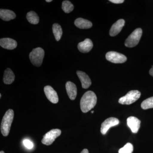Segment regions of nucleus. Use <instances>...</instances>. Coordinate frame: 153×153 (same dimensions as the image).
<instances>
[{
    "instance_id": "nucleus-1",
    "label": "nucleus",
    "mask_w": 153,
    "mask_h": 153,
    "mask_svg": "<svg viewBox=\"0 0 153 153\" xmlns=\"http://www.w3.org/2000/svg\"><path fill=\"white\" fill-rule=\"evenodd\" d=\"M97 97L93 91L85 92L80 100V108L82 112L87 113L92 109L97 103Z\"/></svg>"
},
{
    "instance_id": "nucleus-2",
    "label": "nucleus",
    "mask_w": 153,
    "mask_h": 153,
    "mask_svg": "<svg viewBox=\"0 0 153 153\" xmlns=\"http://www.w3.org/2000/svg\"><path fill=\"white\" fill-rule=\"evenodd\" d=\"M14 116L13 110L10 109L7 111L3 117L1 123V130L4 136H7L9 135L11 125L13 120Z\"/></svg>"
},
{
    "instance_id": "nucleus-3",
    "label": "nucleus",
    "mask_w": 153,
    "mask_h": 153,
    "mask_svg": "<svg viewBox=\"0 0 153 153\" xmlns=\"http://www.w3.org/2000/svg\"><path fill=\"white\" fill-rule=\"evenodd\" d=\"M44 55L45 52L44 50L41 47L33 49L29 55L31 63L37 67L41 66L43 63Z\"/></svg>"
},
{
    "instance_id": "nucleus-4",
    "label": "nucleus",
    "mask_w": 153,
    "mask_h": 153,
    "mask_svg": "<svg viewBox=\"0 0 153 153\" xmlns=\"http://www.w3.org/2000/svg\"><path fill=\"white\" fill-rule=\"evenodd\" d=\"M142 34L143 31L141 28H137L134 30L126 40L125 45L126 47L131 48L137 46L139 42Z\"/></svg>"
},
{
    "instance_id": "nucleus-5",
    "label": "nucleus",
    "mask_w": 153,
    "mask_h": 153,
    "mask_svg": "<svg viewBox=\"0 0 153 153\" xmlns=\"http://www.w3.org/2000/svg\"><path fill=\"white\" fill-rule=\"evenodd\" d=\"M140 96V92L139 91H130L125 96L119 99V102L123 105L131 104L138 100Z\"/></svg>"
},
{
    "instance_id": "nucleus-6",
    "label": "nucleus",
    "mask_w": 153,
    "mask_h": 153,
    "mask_svg": "<svg viewBox=\"0 0 153 153\" xmlns=\"http://www.w3.org/2000/svg\"><path fill=\"white\" fill-rule=\"evenodd\" d=\"M61 134V131L59 129H53L48 131L43 137L42 143L44 144L49 146L55 141V139Z\"/></svg>"
},
{
    "instance_id": "nucleus-7",
    "label": "nucleus",
    "mask_w": 153,
    "mask_h": 153,
    "mask_svg": "<svg viewBox=\"0 0 153 153\" xmlns=\"http://www.w3.org/2000/svg\"><path fill=\"white\" fill-rule=\"evenodd\" d=\"M106 60L114 63H122L125 62L127 60V57L125 55L118 52H109L105 55Z\"/></svg>"
},
{
    "instance_id": "nucleus-8",
    "label": "nucleus",
    "mask_w": 153,
    "mask_h": 153,
    "mask_svg": "<svg viewBox=\"0 0 153 153\" xmlns=\"http://www.w3.org/2000/svg\"><path fill=\"white\" fill-rule=\"evenodd\" d=\"M119 123V120L115 117H109L107 119L102 123L100 131L102 134H106L110 128L117 125Z\"/></svg>"
},
{
    "instance_id": "nucleus-9",
    "label": "nucleus",
    "mask_w": 153,
    "mask_h": 153,
    "mask_svg": "<svg viewBox=\"0 0 153 153\" xmlns=\"http://www.w3.org/2000/svg\"><path fill=\"white\" fill-rule=\"evenodd\" d=\"M44 91L47 99L54 104L58 102L59 99L56 91L50 85H47L44 88Z\"/></svg>"
},
{
    "instance_id": "nucleus-10",
    "label": "nucleus",
    "mask_w": 153,
    "mask_h": 153,
    "mask_svg": "<svg viewBox=\"0 0 153 153\" xmlns=\"http://www.w3.org/2000/svg\"><path fill=\"white\" fill-rule=\"evenodd\" d=\"M128 126L130 128L134 133H137L138 131L140 126L141 121L137 118L134 117H130L127 120Z\"/></svg>"
},
{
    "instance_id": "nucleus-11",
    "label": "nucleus",
    "mask_w": 153,
    "mask_h": 153,
    "mask_svg": "<svg viewBox=\"0 0 153 153\" xmlns=\"http://www.w3.org/2000/svg\"><path fill=\"white\" fill-rule=\"evenodd\" d=\"M125 22L123 19H121L118 20L112 25L109 31L110 36H115L117 35L122 30V28L124 26Z\"/></svg>"
},
{
    "instance_id": "nucleus-12",
    "label": "nucleus",
    "mask_w": 153,
    "mask_h": 153,
    "mask_svg": "<svg viewBox=\"0 0 153 153\" xmlns=\"http://www.w3.org/2000/svg\"><path fill=\"white\" fill-rule=\"evenodd\" d=\"M93 47V43L90 39H85L84 41L80 42L77 45L78 50L82 53H88L90 52Z\"/></svg>"
},
{
    "instance_id": "nucleus-13",
    "label": "nucleus",
    "mask_w": 153,
    "mask_h": 153,
    "mask_svg": "<svg viewBox=\"0 0 153 153\" xmlns=\"http://www.w3.org/2000/svg\"><path fill=\"white\" fill-rule=\"evenodd\" d=\"M76 74L81 81L82 88L86 89L90 87L91 84V80L86 73L82 71H77Z\"/></svg>"
},
{
    "instance_id": "nucleus-14",
    "label": "nucleus",
    "mask_w": 153,
    "mask_h": 153,
    "mask_svg": "<svg viewBox=\"0 0 153 153\" xmlns=\"http://www.w3.org/2000/svg\"><path fill=\"white\" fill-rule=\"evenodd\" d=\"M0 45L4 49L13 50L16 48L17 43L15 40L11 38H4L0 40Z\"/></svg>"
},
{
    "instance_id": "nucleus-15",
    "label": "nucleus",
    "mask_w": 153,
    "mask_h": 153,
    "mask_svg": "<svg viewBox=\"0 0 153 153\" xmlns=\"http://www.w3.org/2000/svg\"><path fill=\"white\" fill-rule=\"evenodd\" d=\"M66 88L69 98L72 100H75L77 95V88L75 84L68 81L66 84Z\"/></svg>"
},
{
    "instance_id": "nucleus-16",
    "label": "nucleus",
    "mask_w": 153,
    "mask_h": 153,
    "mask_svg": "<svg viewBox=\"0 0 153 153\" xmlns=\"http://www.w3.org/2000/svg\"><path fill=\"white\" fill-rule=\"evenodd\" d=\"M74 25L77 27L81 29H89L92 26L91 22L82 18H78L76 19L74 22Z\"/></svg>"
},
{
    "instance_id": "nucleus-17",
    "label": "nucleus",
    "mask_w": 153,
    "mask_h": 153,
    "mask_svg": "<svg viewBox=\"0 0 153 153\" xmlns=\"http://www.w3.org/2000/svg\"><path fill=\"white\" fill-rule=\"evenodd\" d=\"M0 18L4 21H9L15 19L16 18V15L13 11L10 10L1 9Z\"/></svg>"
},
{
    "instance_id": "nucleus-18",
    "label": "nucleus",
    "mask_w": 153,
    "mask_h": 153,
    "mask_svg": "<svg viewBox=\"0 0 153 153\" xmlns=\"http://www.w3.org/2000/svg\"><path fill=\"white\" fill-rule=\"evenodd\" d=\"M15 76L13 72L10 68L6 69L4 73L3 81L6 84H10L13 83L15 80Z\"/></svg>"
},
{
    "instance_id": "nucleus-19",
    "label": "nucleus",
    "mask_w": 153,
    "mask_h": 153,
    "mask_svg": "<svg viewBox=\"0 0 153 153\" xmlns=\"http://www.w3.org/2000/svg\"><path fill=\"white\" fill-rule=\"evenodd\" d=\"M52 31L56 41H60L63 34L61 26L58 24H54L52 26Z\"/></svg>"
},
{
    "instance_id": "nucleus-20",
    "label": "nucleus",
    "mask_w": 153,
    "mask_h": 153,
    "mask_svg": "<svg viewBox=\"0 0 153 153\" xmlns=\"http://www.w3.org/2000/svg\"><path fill=\"white\" fill-rule=\"evenodd\" d=\"M27 19L28 22L33 25H37L39 22V17L34 11H30L27 13Z\"/></svg>"
},
{
    "instance_id": "nucleus-21",
    "label": "nucleus",
    "mask_w": 153,
    "mask_h": 153,
    "mask_svg": "<svg viewBox=\"0 0 153 153\" xmlns=\"http://www.w3.org/2000/svg\"><path fill=\"white\" fill-rule=\"evenodd\" d=\"M74 5L68 1H64L62 2V8L66 13H71L74 10Z\"/></svg>"
},
{
    "instance_id": "nucleus-22",
    "label": "nucleus",
    "mask_w": 153,
    "mask_h": 153,
    "mask_svg": "<svg viewBox=\"0 0 153 153\" xmlns=\"http://www.w3.org/2000/svg\"><path fill=\"white\" fill-rule=\"evenodd\" d=\"M143 109L146 110L153 108V97L145 100L141 105Z\"/></svg>"
},
{
    "instance_id": "nucleus-23",
    "label": "nucleus",
    "mask_w": 153,
    "mask_h": 153,
    "mask_svg": "<svg viewBox=\"0 0 153 153\" xmlns=\"http://www.w3.org/2000/svg\"><path fill=\"white\" fill-rule=\"evenodd\" d=\"M133 149V145L130 143H127L119 150V153H132Z\"/></svg>"
},
{
    "instance_id": "nucleus-24",
    "label": "nucleus",
    "mask_w": 153,
    "mask_h": 153,
    "mask_svg": "<svg viewBox=\"0 0 153 153\" xmlns=\"http://www.w3.org/2000/svg\"><path fill=\"white\" fill-rule=\"evenodd\" d=\"M24 146L28 149H32L33 147V143L30 140L25 139L23 141Z\"/></svg>"
},
{
    "instance_id": "nucleus-25",
    "label": "nucleus",
    "mask_w": 153,
    "mask_h": 153,
    "mask_svg": "<svg viewBox=\"0 0 153 153\" xmlns=\"http://www.w3.org/2000/svg\"><path fill=\"white\" fill-rule=\"evenodd\" d=\"M109 1L116 4H122L124 2V0H110Z\"/></svg>"
},
{
    "instance_id": "nucleus-26",
    "label": "nucleus",
    "mask_w": 153,
    "mask_h": 153,
    "mask_svg": "<svg viewBox=\"0 0 153 153\" xmlns=\"http://www.w3.org/2000/svg\"><path fill=\"white\" fill-rule=\"evenodd\" d=\"M149 74H150L151 76H153V66L152 68H151L149 71Z\"/></svg>"
},
{
    "instance_id": "nucleus-27",
    "label": "nucleus",
    "mask_w": 153,
    "mask_h": 153,
    "mask_svg": "<svg viewBox=\"0 0 153 153\" xmlns=\"http://www.w3.org/2000/svg\"><path fill=\"white\" fill-rule=\"evenodd\" d=\"M80 153H89L88 150L87 149H84Z\"/></svg>"
},
{
    "instance_id": "nucleus-28",
    "label": "nucleus",
    "mask_w": 153,
    "mask_h": 153,
    "mask_svg": "<svg viewBox=\"0 0 153 153\" xmlns=\"http://www.w3.org/2000/svg\"><path fill=\"white\" fill-rule=\"evenodd\" d=\"M52 0H47L46 2H52Z\"/></svg>"
},
{
    "instance_id": "nucleus-29",
    "label": "nucleus",
    "mask_w": 153,
    "mask_h": 153,
    "mask_svg": "<svg viewBox=\"0 0 153 153\" xmlns=\"http://www.w3.org/2000/svg\"><path fill=\"white\" fill-rule=\"evenodd\" d=\"M0 153H5L4 152H3V151H1V152H0Z\"/></svg>"
},
{
    "instance_id": "nucleus-30",
    "label": "nucleus",
    "mask_w": 153,
    "mask_h": 153,
    "mask_svg": "<svg viewBox=\"0 0 153 153\" xmlns=\"http://www.w3.org/2000/svg\"><path fill=\"white\" fill-rule=\"evenodd\" d=\"M91 113H93L94 112V111H91Z\"/></svg>"
},
{
    "instance_id": "nucleus-31",
    "label": "nucleus",
    "mask_w": 153,
    "mask_h": 153,
    "mask_svg": "<svg viewBox=\"0 0 153 153\" xmlns=\"http://www.w3.org/2000/svg\"><path fill=\"white\" fill-rule=\"evenodd\" d=\"M1 94H0V98H1Z\"/></svg>"
}]
</instances>
